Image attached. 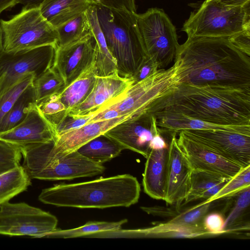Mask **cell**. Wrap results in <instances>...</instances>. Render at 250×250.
<instances>
[{
    "label": "cell",
    "instance_id": "obj_13",
    "mask_svg": "<svg viewBox=\"0 0 250 250\" xmlns=\"http://www.w3.org/2000/svg\"><path fill=\"white\" fill-rule=\"evenodd\" d=\"M177 144L192 169H199L231 179L243 168L202 144L190 138L182 131Z\"/></svg>",
    "mask_w": 250,
    "mask_h": 250
},
{
    "label": "cell",
    "instance_id": "obj_21",
    "mask_svg": "<svg viewBox=\"0 0 250 250\" xmlns=\"http://www.w3.org/2000/svg\"><path fill=\"white\" fill-rule=\"evenodd\" d=\"M95 3V0H43L39 7L42 16L56 28Z\"/></svg>",
    "mask_w": 250,
    "mask_h": 250
},
{
    "label": "cell",
    "instance_id": "obj_44",
    "mask_svg": "<svg viewBox=\"0 0 250 250\" xmlns=\"http://www.w3.org/2000/svg\"><path fill=\"white\" fill-rule=\"evenodd\" d=\"M17 0H0V14L4 10L16 5Z\"/></svg>",
    "mask_w": 250,
    "mask_h": 250
},
{
    "label": "cell",
    "instance_id": "obj_3",
    "mask_svg": "<svg viewBox=\"0 0 250 250\" xmlns=\"http://www.w3.org/2000/svg\"><path fill=\"white\" fill-rule=\"evenodd\" d=\"M140 185L128 174L72 184L62 183L42 189L38 199L57 207L105 208L129 207L139 200Z\"/></svg>",
    "mask_w": 250,
    "mask_h": 250
},
{
    "label": "cell",
    "instance_id": "obj_4",
    "mask_svg": "<svg viewBox=\"0 0 250 250\" xmlns=\"http://www.w3.org/2000/svg\"><path fill=\"white\" fill-rule=\"evenodd\" d=\"M97 17L107 47L117 62V71L131 78L147 55L136 13L95 3Z\"/></svg>",
    "mask_w": 250,
    "mask_h": 250
},
{
    "label": "cell",
    "instance_id": "obj_25",
    "mask_svg": "<svg viewBox=\"0 0 250 250\" xmlns=\"http://www.w3.org/2000/svg\"><path fill=\"white\" fill-rule=\"evenodd\" d=\"M124 149L121 144L103 134L86 143L77 151L93 162L103 164L119 155Z\"/></svg>",
    "mask_w": 250,
    "mask_h": 250
},
{
    "label": "cell",
    "instance_id": "obj_32",
    "mask_svg": "<svg viewBox=\"0 0 250 250\" xmlns=\"http://www.w3.org/2000/svg\"><path fill=\"white\" fill-rule=\"evenodd\" d=\"M250 187V166L243 168L231 178L214 196L208 202L235 195L244 189Z\"/></svg>",
    "mask_w": 250,
    "mask_h": 250
},
{
    "label": "cell",
    "instance_id": "obj_9",
    "mask_svg": "<svg viewBox=\"0 0 250 250\" xmlns=\"http://www.w3.org/2000/svg\"><path fill=\"white\" fill-rule=\"evenodd\" d=\"M58 219L49 212L24 202L0 205V234L44 237L57 229Z\"/></svg>",
    "mask_w": 250,
    "mask_h": 250
},
{
    "label": "cell",
    "instance_id": "obj_7",
    "mask_svg": "<svg viewBox=\"0 0 250 250\" xmlns=\"http://www.w3.org/2000/svg\"><path fill=\"white\" fill-rule=\"evenodd\" d=\"M4 51L17 52L46 45L57 46L56 29L42 15L40 7H23L8 21L0 19Z\"/></svg>",
    "mask_w": 250,
    "mask_h": 250
},
{
    "label": "cell",
    "instance_id": "obj_43",
    "mask_svg": "<svg viewBox=\"0 0 250 250\" xmlns=\"http://www.w3.org/2000/svg\"><path fill=\"white\" fill-rule=\"evenodd\" d=\"M230 179H228L223 181L207 189L201 194L200 199L203 198L205 200H208L212 198L221 189V188Z\"/></svg>",
    "mask_w": 250,
    "mask_h": 250
},
{
    "label": "cell",
    "instance_id": "obj_14",
    "mask_svg": "<svg viewBox=\"0 0 250 250\" xmlns=\"http://www.w3.org/2000/svg\"><path fill=\"white\" fill-rule=\"evenodd\" d=\"M95 45V40L92 35L56 47L53 66L63 78L65 87L94 61Z\"/></svg>",
    "mask_w": 250,
    "mask_h": 250
},
{
    "label": "cell",
    "instance_id": "obj_37",
    "mask_svg": "<svg viewBox=\"0 0 250 250\" xmlns=\"http://www.w3.org/2000/svg\"><path fill=\"white\" fill-rule=\"evenodd\" d=\"M96 3L109 8L125 9L136 13L135 0H95ZM20 3L28 8L39 7L43 0H19Z\"/></svg>",
    "mask_w": 250,
    "mask_h": 250
},
{
    "label": "cell",
    "instance_id": "obj_38",
    "mask_svg": "<svg viewBox=\"0 0 250 250\" xmlns=\"http://www.w3.org/2000/svg\"><path fill=\"white\" fill-rule=\"evenodd\" d=\"M91 117V114L79 116L68 114L60 123L55 126L56 136L85 125L89 122Z\"/></svg>",
    "mask_w": 250,
    "mask_h": 250
},
{
    "label": "cell",
    "instance_id": "obj_8",
    "mask_svg": "<svg viewBox=\"0 0 250 250\" xmlns=\"http://www.w3.org/2000/svg\"><path fill=\"white\" fill-rule=\"evenodd\" d=\"M137 24L146 54L165 68L174 61L179 44L176 29L163 9L151 8L136 13Z\"/></svg>",
    "mask_w": 250,
    "mask_h": 250
},
{
    "label": "cell",
    "instance_id": "obj_31",
    "mask_svg": "<svg viewBox=\"0 0 250 250\" xmlns=\"http://www.w3.org/2000/svg\"><path fill=\"white\" fill-rule=\"evenodd\" d=\"M228 179H230L204 170L192 169L189 191L184 203L200 199L201 194L206 190Z\"/></svg>",
    "mask_w": 250,
    "mask_h": 250
},
{
    "label": "cell",
    "instance_id": "obj_30",
    "mask_svg": "<svg viewBox=\"0 0 250 250\" xmlns=\"http://www.w3.org/2000/svg\"><path fill=\"white\" fill-rule=\"evenodd\" d=\"M33 85L36 104L59 93L65 87L63 78L53 65L35 79Z\"/></svg>",
    "mask_w": 250,
    "mask_h": 250
},
{
    "label": "cell",
    "instance_id": "obj_45",
    "mask_svg": "<svg viewBox=\"0 0 250 250\" xmlns=\"http://www.w3.org/2000/svg\"><path fill=\"white\" fill-rule=\"evenodd\" d=\"M222 3L229 6H242L250 0H219Z\"/></svg>",
    "mask_w": 250,
    "mask_h": 250
},
{
    "label": "cell",
    "instance_id": "obj_2",
    "mask_svg": "<svg viewBox=\"0 0 250 250\" xmlns=\"http://www.w3.org/2000/svg\"><path fill=\"white\" fill-rule=\"evenodd\" d=\"M148 113H179L222 125H250V90L180 83Z\"/></svg>",
    "mask_w": 250,
    "mask_h": 250
},
{
    "label": "cell",
    "instance_id": "obj_26",
    "mask_svg": "<svg viewBox=\"0 0 250 250\" xmlns=\"http://www.w3.org/2000/svg\"><path fill=\"white\" fill-rule=\"evenodd\" d=\"M31 178L22 166L0 174V205L26 190Z\"/></svg>",
    "mask_w": 250,
    "mask_h": 250
},
{
    "label": "cell",
    "instance_id": "obj_1",
    "mask_svg": "<svg viewBox=\"0 0 250 250\" xmlns=\"http://www.w3.org/2000/svg\"><path fill=\"white\" fill-rule=\"evenodd\" d=\"M176 57L182 62L181 83L250 90V57L228 38H188Z\"/></svg>",
    "mask_w": 250,
    "mask_h": 250
},
{
    "label": "cell",
    "instance_id": "obj_41",
    "mask_svg": "<svg viewBox=\"0 0 250 250\" xmlns=\"http://www.w3.org/2000/svg\"><path fill=\"white\" fill-rule=\"evenodd\" d=\"M238 49L250 57V28L228 37Z\"/></svg>",
    "mask_w": 250,
    "mask_h": 250
},
{
    "label": "cell",
    "instance_id": "obj_33",
    "mask_svg": "<svg viewBox=\"0 0 250 250\" xmlns=\"http://www.w3.org/2000/svg\"><path fill=\"white\" fill-rule=\"evenodd\" d=\"M35 79L33 73L24 76L14 86L0 97V121L12 107L23 91Z\"/></svg>",
    "mask_w": 250,
    "mask_h": 250
},
{
    "label": "cell",
    "instance_id": "obj_36",
    "mask_svg": "<svg viewBox=\"0 0 250 250\" xmlns=\"http://www.w3.org/2000/svg\"><path fill=\"white\" fill-rule=\"evenodd\" d=\"M237 198L230 212L225 219L224 231L231 229L237 224L239 219L250 203V187L241 190L237 193Z\"/></svg>",
    "mask_w": 250,
    "mask_h": 250
},
{
    "label": "cell",
    "instance_id": "obj_19",
    "mask_svg": "<svg viewBox=\"0 0 250 250\" xmlns=\"http://www.w3.org/2000/svg\"><path fill=\"white\" fill-rule=\"evenodd\" d=\"M169 157L168 147L162 149H151L146 158L143 186L145 193L153 199L165 200Z\"/></svg>",
    "mask_w": 250,
    "mask_h": 250
},
{
    "label": "cell",
    "instance_id": "obj_20",
    "mask_svg": "<svg viewBox=\"0 0 250 250\" xmlns=\"http://www.w3.org/2000/svg\"><path fill=\"white\" fill-rule=\"evenodd\" d=\"M152 115L155 117L159 127L172 131L178 132L185 129L222 130L250 135V125H218L179 113H156Z\"/></svg>",
    "mask_w": 250,
    "mask_h": 250
},
{
    "label": "cell",
    "instance_id": "obj_47",
    "mask_svg": "<svg viewBox=\"0 0 250 250\" xmlns=\"http://www.w3.org/2000/svg\"></svg>",
    "mask_w": 250,
    "mask_h": 250
},
{
    "label": "cell",
    "instance_id": "obj_5",
    "mask_svg": "<svg viewBox=\"0 0 250 250\" xmlns=\"http://www.w3.org/2000/svg\"><path fill=\"white\" fill-rule=\"evenodd\" d=\"M54 141L20 147L22 167L31 179L64 180L92 177L104 173L103 164L93 162L77 151L66 155L53 150Z\"/></svg>",
    "mask_w": 250,
    "mask_h": 250
},
{
    "label": "cell",
    "instance_id": "obj_18",
    "mask_svg": "<svg viewBox=\"0 0 250 250\" xmlns=\"http://www.w3.org/2000/svg\"><path fill=\"white\" fill-rule=\"evenodd\" d=\"M134 116H135L128 115L88 123L79 128L57 135L54 141L53 150L56 153L62 155L76 151L90 140Z\"/></svg>",
    "mask_w": 250,
    "mask_h": 250
},
{
    "label": "cell",
    "instance_id": "obj_22",
    "mask_svg": "<svg viewBox=\"0 0 250 250\" xmlns=\"http://www.w3.org/2000/svg\"><path fill=\"white\" fill-rule=\"evenodd\" d=\"M95 40V62L97 76H106L117 71V62L110 52L100 26L95 3L85 11Z\"/></svg>",
    "mask_w": 250,
    "mask_h": 250
},
{
    "label": "cell",
    "instance_id": "obj_27",
    "mask_svg": "<svg viewBox=\"0 0 250 250\" xmlns=\"http://www.w3.org/2000/svg\"><path fill=\"white\" fill-rule=\"evenodd\" d=\"M36 104L35 93L32 83L23 91L0 121V133L8 131L21 123L30 109Z\"/></svg>",
    "mask_w": 250,
    "mask_h": 250
},
{
    "label": "cell",
    "instance_id": "obj_35",
    "mask_svg": "<svg viewBox=\"0 0 250 250\" xmlns=\"http://www.w3.org/2000/svg\"><path fill=\"white\" fill-rule=\"evenodd\" d=\"M20 148L0 141V174L20 165Z\"/></svg>",
    "mask_w": 250,
    "mask_h": 250
},
{
    "label": "cell",
    "instance_id": "obj_40",
    "mask_svg": "<svg viewBox=\"0 0 250 250\" xmlns=\"http://www.w3.org/2000/svg\"><path fill=\"white\" fill-rule=\"evenodd\" d=\"M159 69L156 62L147 55L131 77L134 83L139 82L154 73Z\"/></svg>",
    "mask_w": 250,
    "mask_h": 250
},
{
    "label": "cell",
    "instance_id": "obj_24",
    "mask_svg": "<svg viewBox=\"0 0 250 250\" xmlns=\"http://www.w3.org/2000/svg\"><path fill=\"white\" fill-rule=\"evenodd\" d=\"M211 203L205 200L199 204L179 212L162 225L170 230H185L195 234L208 233L204 229L202 223Z\"/></svg>",
    "mask_w": 250,
    "mask_h": 250
},
{
    "label": "cell",
    "instance_id": "obj_10",
    "mask_svg": "<svg viewBox=\"0 0 250 250\" xmlns=\"http://www.w3.org/2000/svg\"><path fill=\"white\" fill-rule=\"evenodd\" d=\"M56 47L46 45L17 52L4 51L0 58V97L24 76L38 78L53 65Z\"/></svg>",
    "mask_w": 250,
    "mask_h": 250
},
{
    "label": "cell",
    "instance_id": "obj_23",
    "mask_svg": "<svg viewBox=\"0 0 250 250\" xmlns=\"http://www.w3.org/2000/svg\"><path fill=\"white\" fill-rule=\"evenodd\" d=\"M95 59L76 79L57 94V97L70 110L82 103L92 91L96 81Z\"/></svg>",
    "mask_w": 250,
    "mask_h": 250
},
{
    "label": "cell",
    "instance_id": "obj_39",
    "mask_svg": "<svg viewBox=\"0 0 250 250\" xmlns=\"http://www.w3.org/2000/svg\"><path fill=\"white\" fill-rule=\"evenodd\" d=\"M225 222L223 215L219 212H212L205 215L202 224L207 233L216 234L225 232Z\"/></svg>",
    "mask_w": 250,
    "mask_h": 250
},
{
    "label": "cell",
    "instance_id": "obj_6",
    "mask_svg": "<svg viewBox=\"0 0 250 250\" xmlns=\"http://www.w3.org/2000/svg\"><path fill=\"white\" fill-rule=\"evenodd\" d=\"M250 28V1L242 6L205 0L191 13L182 30L188 38H228Z\"/></svg>",
    "mask_w": 250,
    "mask_h": 250
},
{
    "label": "cell",
    "instance_id": "obj_28",
    "mask_svg": "<svg viewBox=\"0 0 250 250\" xmlns=\"http://www.w3.org/2000/svg\"><path fill=\"white\" fill-rule=\"evenodd\" d=\"M56 29L58 36L57 46H63L92 35L85 11Z\"/></svg>",
    "mask_w": 250,
    "mask_h": 250
},
{
    "label": "cell",
    "instance_id": "obj_42",
    "mask_svg": "<svg viewBox=\"0 0 250 250\" xmlns=\"http://www.w3.org/2000/svg\"><path fill=\"white\" fill-rule=\"evenodd\" d=\"M141 208L143 210L148 214L164 217H173L179 212L178 209L173 210L170 208L163 207H142Z\"/></svg>",
    "mask_w": 250,
    "mask_h": 250
},
{
    "label": "cell",
    "instance_id": "obj_11",
    "mask_svg": "<svg viewBox=\"0 0 250 250\" xmlns=\"http://www.w3.org/2000/svg\"><path fill=\"white\" fill-rule=\"evenodd\" d=\"M181 131L242 167L250 166V135L222 130Z\"/></svg>",
    "mask_w": 250,
    "mask_h": 250
},
{
    "label": "cell",
    "instance_id": "obj_29",
    "mask_svg": "<svg viewBox=\"0 0 250 250\" xmlns=\"http://www.w3.org/2000/svg\"><path fill=\"white\" fill-rule=\"evenodd\" d=\"M127 219L117 222L91 221L74 229L55 230L47 234L44 237L57 238H71L79 237H86L90 234L101 231H112L122 229Z\"/></svg>",
    "mask_w": 250,
    "mask_h": 250
},
{
    "label": "cell",
    "instance_id": "obj_16",
    "mask_svg": "<svg viewBox=\"0 0 250 250\" xmlns=\"http://www.w3.org/2000/svg\"><path fill=\"white\" fill-rule=\"evenodd\" d=\"M177 133H174L169 144L168 171L164 201L167 204L178 208L189 191L192 168L177 144Z\"/></svg>",
    "mask_w": 250,
    "mask_h": 250
},
{
    "label": "cell",
    "instance_id": "obj_12",
    "mask_svg": "<svg viewBox=\"0 0 250 250\" xmlns=\"http://www.w3.org/2000/svg\"><path fill=\"white\" fill-rule=\"evenodd\" d=\"M155 117L144 112L114 126L104 134L146 158L150 151V143L158 129Z\"/></svg>",
    "mask_w": 250,
    "mask_h": 250
},
{
    "label": "cell",
    "instance_id": "obj_15",
    "mask_svg": "<svg viewBox=\"0 0 250 250\" xmlns=\"http://www.w3.org/2000/svg\"><path fill=\"white\" fill-rule=\"evenodd\" d=\"M54 126L37 107L33 106L25 119L14 128L0 133V141L19 147L55 140Z\"/></svg>",
    "mask_w": 250,
    "mask_h": 250
},
{
    "label": "cell",
    "instance_id": "obj_34",
    "mask_svg": "<svg viewBox=\"0 0 250 250\" xmlns=\"http://www.w3.org/2000/svg\"><path fill=\"white\" fill-rule=\"evenodd\" d=\"M56 94L36 104L41 112L54 127L68 115L66 107L58 99Z\"/></svg>",
    "mask_w": 250,
    "mask_h": 250
},
{
    "label": "cell",
    "instance_id": "obj_46",
    "mask_svg": "<svg viewBox=\"0 0 250 250\" xmlns=\"http://www.w3.org/2000/svg\"><path fill=\"white\" fill-rule=\"evenodd\" d=\"M4 52V44H3V36H2V33L1 28V24H0V58Z\"/></svg>",
    "mask_w": 250,
    "mask_h": 250
},
{
    "label": "cell",
    "instance_id": "obj_17",
    "mask_svg": "<svg viewBox=\"0 0 250 250\" xmlns=\"http://www.w3.org/2000/svg\"><path fill=\"white\" fill-rule=\"evenodd\" d=\"M133 83L131 78L121 77L118 71L106 76H97L90 94L82 103L70 110L68 114L79 116L92 113Z\"/></svg>",
    "mask_w": 250,
    "mask_h": 250
}]
</instances>
